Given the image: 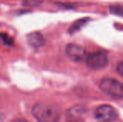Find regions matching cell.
Listing matches in <instances>:
<instances>
[{"instance_id":"1","label":"cell","mask_w":123,"mask_h":122,"mask_svg":"<svg viewBox=\"0 0 123 122\" xmlns=\"http://www.w3.org/2000/svg\"><path fill=\"white\" fill-rule=\"evenodd\" d=\"M32 115L39 122H58L60 110L55 105L40 101L33 106Z\"/></svg>"},{"instance_id":"2","label":"cell","mask_w":123,"mask_h":122,"mask_svg":"<svg viewBox=\"0 0 123 122\" xmlns=\"http://www.w3.org/2000/svg\"><path fill=\"white\" fill-rule=\"evenodd\" d=\"M100 89L113 98H123V83L113 78H105L100 81Z\"/></svg>"},{"instance_id":"3","label":"cell","mask_w":123,"mask_h":122,"mask_svg":"<svg viewBox=\"0 0 123 122\" xmlns=\"http://www.w3.org/2000/svg\"><path fill=\"white\" fill-rule=\"evenodd\" d=\"M86 64L92 70H101L108 64V57L105 52L97 51L90 54L86 57Z\"/></svg>"},{"instance_id":"4","label":"cell","mask_w":123,"mask_h":122,"mask_svg":"<svg viewBox=\"0 0 123 122\" xmlns=\"http://www.w3.org/2000/svg\"><path fill=\"white\" fill-rule=\"evenodd\" d=\"M95 117L100 122H111L117 118V112L111 105H102L96 108Z\"/></svg>"},{"instance_id":"5","label":"cell","mask_w":123,"mask_h":122,"mask_svg":"<svg viewBox=\"0 0 123 122\" xmlns=\"http://www.w3.org/2000/svg\"><path fill=\"white\" fill-rule=\"evenodd\" d=\"M65 53L71 60L75 62H81L87 57L85 49L75 44H69L65 48Z\"/></svg>"},{"instance_id":"6","label":"cell","mask_w":123,"mask_h":122,"mask_svg":"<svg viewBox=\"0 0 123 122\" xmlns=\"http://www.w3.org/2000/svg\"><path fill=\"white\" fill-rule=\"evenodd\" d=\"M27 41L30 46L34 48H39L44 44V38L40 33L33 32L27 36Z\"/></svg>"},{"instance_id":"7","label":"cell","mask_w":123,"mask_h":122,"mask_svg":"<svg viewBox=\"0 0 123 122\" xmlns=\"http://www.w3.org/2000/svg\"><path fill=\"white\" fill-rule=\"evenodd\" d=\"M86 22V20H85V19H80V20H79V21H77L71 26V28H70V32L72 33V32H74V31H77Z\"/></svg>"},{"instance_id":"8","label":"cell","mask_w":123,"mask_h":122,"mask_svg":"<svg viewBox=\"0 0 123 122\" xmlns=\"http://www.w3.org/2000/svg\"><path fill=\"white\" fill-rule=\"evenodd\" d=\"M111 12L114 14H118V15H123V8L122 7H112L111 8Z\"/></svg>"},{"instance_id":"9","label":"cell","mask_w":123,"mask_h":122,"mask_svg":"<svg viewBox=\"0 0 123 122\" xmlns=\"http://www.w3.org/2000/svg\"><path fill=\"white\" fill-rule=\"evenodd\" d=\"M0 38H2V39L3 40V42H4L6 44L11 45V44H13V39H12L8 35H7V34H0Z\"/></svg>"},{"instance_id":"10","label":"cell","mask_w":123,"mask_h":122,"mask_svg":"<svg viewBox=\"0 0 123 122\" xmlns=\"http://www.w3.org/2000/svg\"><path fill=\"white\" fill-rule=\"evenodd\" d=\"M117 71L119 75L123 77V61L120 62L117 66Z\"/></svg>"},{"instance_id":"11","label":"cell","mask_w":123,"mask_h":122,"mask_svg":"<svg viewBox=\"0 0 123 122\" xmlns=\"http://www.w3.org/2000/svg\"><path fill=\"white\" fill-rule=\"evenodd\" d=\"M12 122H28V121H25V120H23V119H17V120L13 121Z\"/></svg>"}]
</instances>
